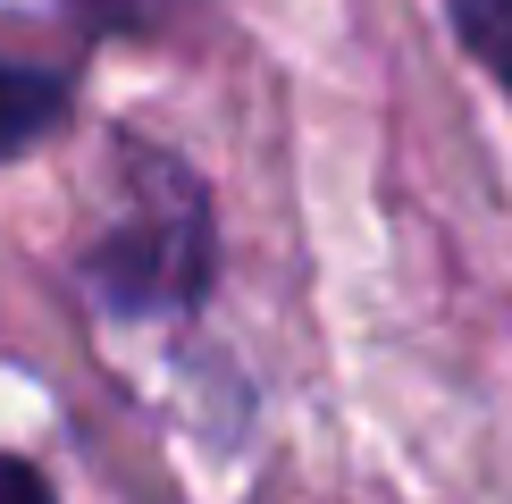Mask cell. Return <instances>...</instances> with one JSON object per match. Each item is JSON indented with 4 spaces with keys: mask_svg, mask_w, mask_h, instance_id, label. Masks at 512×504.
<instances>
[{
    "mask_svg": "<svg viewBox=\"0 0 512 504\" xmlns=\"http://www.w3.org/2000/svg\"><path fill=\"white\" fill-rule=\"evenodd\" d=\"M143 168H152V194H135L93 244V286L118 311H177L210 286V210L168 160L143 152Z\"/></svg>",
    "mask_w": 512,
    "mask_h": 504,
    "instance_id": "1",
    "label": "cell"
},
{
    "mask_svg": "<svg viewBox=\"0 0 512 504\" xmlns=\"http://www.w3.org/2000/svg\"><path fill=\"white\" fill-rule=\"evenodd\" d=\"M68 118V84L42 76V68H0V160L42 143L51 126Z\"/></svg>",
    "mask_w": 512,
    "mask_h": 504,
    "instance_id": "2",
    "label": "cell"
},
{
    "mask_svg": "<svg viewBox=\"0 0 512 504\" xmlns=\"http://www.w3.org/2000/svg\"><path fill=\"white\" fill-rule=\"evenodd\" d=\"M454 9V34L496 68V84L512 93V0H445Z\"/></svg>",
    "mask_w": 512,
    "mask_h": 504,
    "instance_id": "3",
    "label": "cell"
},
{
    "mask_svg": "<svg viewBox=\"0 0 512 504\" xmlns=\"http://www.w3.org/2000/svg\"><path fill=\"white\" fill-rule=\"evenodd\" d=\"M0 504H59V496L42 488V479H34L17 454H0Z\"/></svg>",
    "mask_w": 512,
    "mask_h": 504,
    "instance_id": "4",
    "label": "cell"
}]
</instances>
